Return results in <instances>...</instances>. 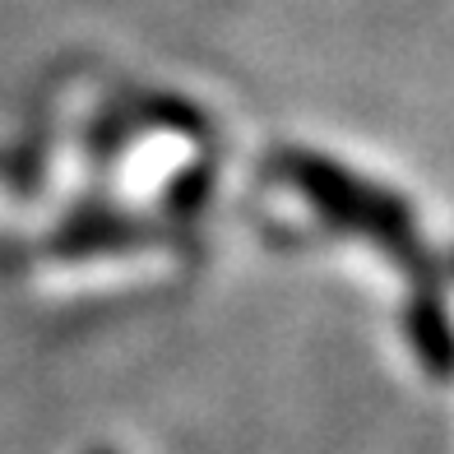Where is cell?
I'll return each mask as SVG.
<instances>
[{
  "mask_svg": "<svg viewBox=\"0 0 454 454\" xmlns=\"http://www.w3.org/2000/svg\"><path fill=\"white\" fill-rule=\"evenodd\" d=\"M283 172L293 176L329 218H339L343 227H357V232L376 237L380 246H389V251H395L399 260H408V264H422V241H418V232H412V218L403 214V204L395 195H385L371 181H357L353 172H343L325 158H311V153H287Z\"/></svg>",
  "mask_w": 454,
  "mask_h": 454,
  "instance_id": "6da1fadb",
  "label": "cell"
}]
</instances>
